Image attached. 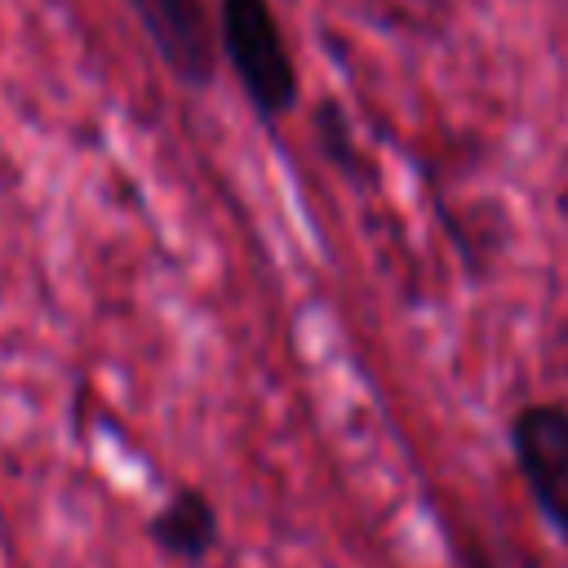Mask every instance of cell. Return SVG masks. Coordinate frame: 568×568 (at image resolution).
<instances>
[{
	"label": "cell",
	"instance_id": "cell-2",
	"mask_svg": "<svg viewBox=\"0 0 568 568\" xmlns=\"http://www.w3.org/2000/svg\"><path fill=\"white\" fill-rule=\"evenodd\" d=\"M510 462L546 528L568 541V404H524L510 417Z\"/></svg>",
	"mask_w": 568,
	"mask_h": 568
},
{
	"label": "cell",
	"instance_id": "cell-1",
	"mask_svg": "<svg viewBox=\"0 0 568 568\" xmlns=\"http://www.w3.org/2000/svg\"><path fill=\"white\" fill-rule=\"evenodd\" d=\"M213 36H217V58H226L253 115L262 124L284 120L297 106L302 75L288 53L275 4L271 0H217Z\"/></svg>",
	"mask_w": 568,
	"mask_h": 568
},
{
	"label": "cell",
	"instance_id": "cell-5",
	"mask_svg": "<svg viewBox=\"0 0 568 568\" xmlns=\"http://www.w3.org/2000/svg\"><path fill=\"white\" fill-rule=\"evenodd\" d=\"M315 138H320V146H324V155L342 169V173H355L359 169V146H355V133H351V124H346V115H342V106L337 102H324L320 111H315Z\"/></svg>",
	"mask_w": 568,
	"mask_h": 568
},
{
	"label": "cell",
	"instance_id": "cell-3",
	"mask_svg": "<svg viewBox=\"0 0 568 568\" xmlns=\"http://www.w3.org/2000/svg\"><path fill=\"white\" fill-rule=\"evenodd\" d=\"M155 58L186 89H209L217 71V36L204 0H124Z\"/></svg>",
	"mask_w": 568,
	"mask_h": 568
},
{
	"label": "cell",
	"instance_id": "cell-4",
	"mask_svg": "<svg viewBox=\"0 0 568 568\" xmlns=\"http://www.w3.org/2000/svg\"><path fill=\"white\" fill-rule=\"evenodd\" d=\"M146 537L164 559L204 564L222 537V519H217V506L209 501V493L182 484L155 506V515L146 519Z\"/></svg>",
	"mask_w": 568,
	"mask_h": 568
}]
</instances>
